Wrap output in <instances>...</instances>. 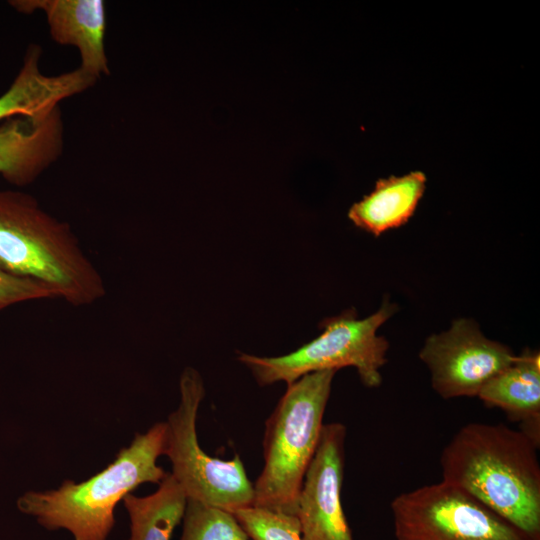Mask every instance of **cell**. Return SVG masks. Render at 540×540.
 <instances>
[{
	"instance_id": "cell-6",
	"label": "cell",
	"mask_w": 540,
	"mask_h": 540,
	"mask_svg": "<svg viewBox=\"0 0 540 540\" xmlns=\"http://www.w3.org/2000/svg\"><path fill=\"white\" fill-rule=\"evenodd\" d=\"M180 401L166 421L164 455L172 466L171 475L187 499L215 506L230 513L253 506V483L241 458L212 457L199 445L196 421L205 396L203 380L194 368L186 367L179 381Z\"/></svg>"
},
{
	"instance_id": "cell-18",
	"label": "cell",
	"mask_w": 540,
	"mask_h": 540,
	"mask_svg": "<svg viewBox=\"0 0 540 540\" xmlns=\"http://www.w3.org/2000/svg\"><path fill=\"white\" fill-rule=\"evenodd\" d=\"M57 298L53 289L39 281L16 276L0 268V311L32 300Z\"/></svg>"
},
{
	"instance_id": "cell-14",
	"label": "cell",
	"mask_w": 540,
	"mask_h": 540,
	"mask_svg": "<svg viewBox=\"0 0 540 540\" xmlns=\"http://www.w3.org/2000/svg\"><path fill=\"white\" fill-rule=\"evenodd\" d=\"M425 183L422 172L381 179L369 195L352 205L348 217L357 227L379 236L408 221L424 193Z\"/></svg>"
},
{
	"instance_id": "cell-4",
	"label": "cell",
	"mask_w": 540,
	"mask_h": 540,
	"mask_svg": "<svg viewBox=\"0 0 540 540\" xmlns=\"http://www.w3.org/2000/svg\"><path fill=\"white\" fill-rule=\"evenodd\" d=\"M336 372H311L287 385L265 422L264 466L253 484L254 507L296 515Z\"/></svg>"
},
{
	"instance_id": "cell-7",
	"label": "cell",
	"mask_w": 540,
	"mask_h": 540,
	"mask_svg": "<svg viewBox=\"0 0 540 540\" xmlns=\"http://www.w3.org/2000/svg\"><path fill=\"white\" fill-rule=\"evenodd\" d=\"M390 509L396 540H540L444 481L397 495Z\"/></svg>"
},
{
	"instance_id": "cell-12",
	"label": "cell",
	"mask_w": 540,
	"mask_h": 540,
	"mask_svg": "<svg viewBox=\"0 0 540 540\" xmlns=\"http://www.w3.org/2000/svg\"><path fill=\"white\" fill-rule=\"evenodd\" d=\"M42 50L28 47L22 67L9 88L0 96V123L10 118L44 117L67 98L83 93L97 79L81 68L58 75H45L40 70Z\"/></svg>"
},
{
	"instance_id": "cell-1",
	"label": "cell",
	"mask_w": 540,
	"mask_h": 540,
	"mask_svg": "<svg viewBox=\"0 0 540 540\" xmlns=\"http://www.w3.org/2000/svg\"><path fill=\"white\" fill-rule=\"evenodd\" d=\"M539 443L502 423L462 426L440 455L442 481L540 538Z\"/></svg>"
},
{
	"instance_id": "cell-11",
	"label": "cell",
	"mask_w": 540,
	"mask_h": 540,
	"mask_svg": "<svg viewBox=\"0 0 540 540\" xmlns=\"http://www.w3.org/2000/svg\"><path fill=\"white\" fill-rule=\"evenodd\" d=\"M60 107L44 117L19 116L0 123V175L15 186L33 183L61 156Z\"/></svg>"
},
{
	"instance_id": "cell-5",
	"label": "cell",
	"mask_w": 540,
	"mask_h": 540,
	"mask_svg": "<svg viewBox=\"0 0 540 540\" xmlns=\"http://www.w3.org/2000/svg\"><path fill=\"white\" fill-rule=\"evenodd\" d=\"M396 311L388 300L377 312L364 319L349 309L320 323L323 332L297 350L278 357H259L240 353L238 360L247 366L261 386L276 382L293 383L305 374L322 370L354 367L361 382L370 388L382 382L380 369L387 362L388 341L377 335L379 327Z\"/></svg>"
},
{
	"instance_id": "cell-3",
	"label": "cell",
	"mask_w": 540,
	"mask_h": 540,
	"mask_svg": "<svg viewBox=\"0 0 540 540\" xmlns=\"http://www.w3.org/2000/svg\"><path fill=\"white\" fill-rule=\"evenodd\" d=\"M166 422L137 433L106 468L76 483L65 480L54 490L28 492L19 509L48 530L65 529L74 540H107L118 502L143 483L160 484L167 472L157 464L164 455Z\"/></svg>"
},
{
	"instance_id": "cell-9",
	"label": "cell",
	"mask_w": 540,
	"mask_h": 540,
	"mask_svg": "<svg viewBox=\"0 0 540 540\" xmlns=\"http://www.w3.org/2000/svg\"><path fill=\"white\" fill-rule=\"evenodd\" d=\"M345 439L344 424L323 425L298 498L301 540H353L341 501Z\"/></svg>"
},
{
	"instance_id": "cell-17",
	"label": "cell",
	"mask_w": 540,
	"mask_h": 540,
	"mask_svg": "<svg viewBox=\"0 0 540 540\" xmlns=\"http://www.w3.org/2000/svg\"><path fill=\"white\" fill-rule=\"evenodd\" d=\"M234 515L251 540H301L295 515L254 506L240 509Z\"/></svg>"
},
{
	"instance_id": "cell-15",
	"label": "cell",
	"mask_w": 540,
	"mask_h": 540,
	"mask_svg": "<svg viewBox=\"0 0 540 540\" xmlns=\"http://www.w3.org/2000/svg\"><path fill=\"white\" fill-rule=\"evenodd\" d=\"M130 518L128 540H170L184 516L187 496L171 473L166 474L152 494L123 498Z\"/></svg>"
},
{
	"instance_id": "cell-10",
	"label": "cell",
	"mask_w": 540,
	"mask_h": 540,
	"mask_svg": "<svg viewBox=\"0 0 540 540\" xmlns=\"http://www.w3.org/2000/svg\"><path fill=\"white\" fill-rule=\"evenodd\" d=\"M10 5L18 12L41 11L53 41L77 49L80 66L97 80L109 75L105 49L106 9L102 0H16Z\"/></svg>"
},
{
	"instance_id": "cell-2",
	"label": "cell",
	"mask_w": 540,
	"mask_h": 540,
	"mask_svg": "<svg viewBox=\"0 0 540 540\" xmlns=\"http://www.w3.org/2000/svg\"><path fill=\"white\" fill-rule=\"evenodd\" d=\"M0 268L44 283L73 306L93 304L106 294L70 224L22 191L0 190Z\"/></svg>"
},
{
	"instance_id": "cell-8",
	"label": "cell",
	"mask_w": 540,
	"mask_h": 540,
	"mask_svg": "<svg viewBox=\"0 0 540 540\" xmlns=\"http://www.w3.org/2000/svg\"><path fill=\"white\" fill-rule=\"evenodd\" d=\"M431 385L443 399L477 397L483 385L512 364L517 355L488 339L471 319L453 321L449 330L430 335L419 353Z\"/></svg>"
},
{
	"instance_id": "cell-16",
	"label": "cell",
	"mask_w": 540,
	"mask_h": 540,
	"mask_svg": "<svg viewBox=\"0 0 540 540\" xmlns=\"http://www.w3.org/2000/svg\"><path fill=\"white\" fill-rule=\"evenodd\" d=\"M180 540H249L235 515L221 508L187 499Z\"/></svg>"
},
{
	"instance_id": "cell-13",
	"label": "cell",
	"mask_w": 540,
	"mask_h": 540,
	"mask_svg": "<svg viewBox=\"0 0 540 540\" xmlns=\"http://www.w3.org/2000/svg\"><path fill=\"white\" fill-rule=\"evenodd\" d=\"M477 397L487 406L503 410L521 430L540 442V357L525 350L508 367L488 380Z\"/></svg>"
}]
</instances>
